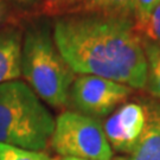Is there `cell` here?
<instances>
[{
  "instance_id": "cell-1",
  "label": "cell",
  "mask_w": 160,
  "mask_h": 160,
  "mask_svg": "<svg viewBox=\"0 0 160 160\" xmlns=\"http://www.w3.org/2000/svg\"><path fill=\"white\" fill-rule=\"evenodd\" d=\"M53 40L74 72L145 89L147 63L132 18L76 13L58 17Z\"/></svg>"
},
{
  "instance_id": "cell-13",
  "label": "cell",
  "mask_w": 160,
  "mask_h": 160,
  "mask_svg": "<svg viewBox=\"0 0 160 160\" xmlns=\"http://www.w3.org/2000/svg\"><path fill=\"white\" fill-rule=\"evenodd\" d=\"M74 0H42L39 6L40 13L45 16H65L69 6L72 4Z\"/></svg>"
},
{
  "instance_id": "cell-6",
  "label": "cell",
  "mask_w": 160,
  "mask_h": 160,
  "mask_svg": "<svg viewBox=\"0 0 160 160\" xmlns=\"http://www.w3.org/2000/svg\"><path fill=\"white\" fill-rule=\"evenodd\" d=\"M145 123V109L137 100L123 103L112 113L103 125V131L113 151L128 155L140 141Z\"/></svg>"
},
{
  "instance_id": "cell-16",
  "label": "cell",
  "mask_w": 160,
  "mask_h": 160,
  "mask_svg": "<svg viewBox=\"0 0 160 160\" xmlns=\"http://www.w3.org/2000/svg\"><path fill=\"white\" fill-rule=\"evenodd\" d=\"M12 5L17 6L19 8H29V7H36L40 4L42 0H6Z\"/></svg>"
},
{
  "instance_id": "cell-15",
  "label": "cell",
  "mask_w": 160,
  "mask_h": 160,
  "mask_svg": "<svg viewBox=\"0 0 160 160\" xmlns=\"http://www.w3.org/2000/svg\"><path fill=\"white\" fill-rule=\"evenodd\" d=\"M10 20V11L6 0H0V30L7 28L6 24Z\"/></svg>"
},
{
  "instance_id": "cell-5",
  "label": "cell",
  "mask_w": 160,
  "mask_h": 160,
  "mask_svg": "<svg viewBox=\"0 0 160 160\" xmlns=\"http://www.w3.org/2000/svg\"><path fill=\"white\" fill-rule=\"evenodd\" d=\"M132 92L133 88L126 84L94 75H82L74 80L70 101L80 114L98 119L114 113Z\"/></svg>"
},
{
  "instance_id": "cell-10",
  "label": "cell",
  "mask_w": 160,
  "mask_h": 160,
  "mask_svg": "<svg viewBox=\"0 0 160 160\" xmlns=\"http://www.w3.org/2000/svg\"><path fill=\"white\" fill-rule=\"evenodd\" d=\"M147 63V76L145 89L157 101L160 102V46L141 40Z\"/></svg>"
},
{
  "instance_id": "cell-2",
  "label": "cell",
  "mask_w": 160,
  "mask_h": 160,
  "mask_svg": "<svg viewBox=\"0 0 160 160\" xmlns=\"http://www.w3.org/2000/svg\"><path fill=\"white\" fill-rule=\"evenodd\" d=\"M20 70L36 95L53 108L70 101L74 71L64 61L46 23L31 24L23 37Z\"/></svg>"
},
{
  "instance_id": "cell-17",
  "label": "cell",
  "mask_w": 160,
  "mask_h": 160,
  "mask_svg": "<svg viewBox=\"0 0 160 160\" xmlns=\"http://www.w3.org/2000/svg\"><path fill=\"white\" fill-rule=\"evenodd\" d=\"M53 160H88V159H81V158H75V157H59V158Z\"/></svg>"
},
{
  "instance_id": "cell-12",
  "label": "cell",
  "mask_w": 160,
  "mask_h": 160,
  "mask_svg": "<svg viewBox=\"0 0 160 160\" xmlns=\"http://www.w3.org/2000/svg\"><path fill=\"white\" fill-rule=\"evenodd\" d=\"M0 160H53L44 151H30L0 142Z\"/></svg>"
},
{
  "instance_id": "cell-7",
  "label": "cell",
  "mask_w": 160,
  "mask_h": 160,
  "mask_svg": "<svg viewBox=\"0 0 160 160\" xmlns=\"http://www.w3.org/2000/svg\"><path fill=\"white\" fill-rule=\"evenodd\" d=\"M139 101L146 114L141 139L131 154L121 155L115 160H160V102L147 97Z\"/></svg>"
},
{
  "instance_id": "cell-4",
  "label": "cell",
  "mask_w": 160,
  "mask_h": 160,
  "mask_svg": "<svg viewBox=\"0 0 160 160\" xmlns=\"http://www.w3.org/2000/svg\"><path fill=\"white\" fill-rule=\"evenodd\" d=\"M50 145L59 157L113 160V149L101 122L76 112L58 115Z\"/></svg>"
},
{
  "instance_id": "cell-9",
  "label": "cell",
  "mask_w": 160,
  "mask_h": 160,
  "mask_svg": "<svg viewBox=\"0 0 160 160\" xmlns=\"http://www.w3.org/2000/svg\"><path fill=\"white\" fill-rule=\"evenodd\" d=\"M76 13H103L134 19L137 4L135 0H74L65 16Z\"/></svg>"
},
{
  "instance_id": "cell-8",
  "label": "cell",
  "mask_w": 160,
  "mask_h": 160,
  "mask_svg": "<svg viewBox=\"0 0 160 160\" xmlns=\"http://www.w3.org/2000/svg\"><path fill=\"white\" fill-rule=\"evenodd\" d=\"M22 31L13 26L0 30V84L22 76Z\"/></svg>"
},
{
  "instance_id": "cell-14",
  "label": "cell",
  "mask_w": 160,
  "mask_h": 160,
  "mask_svg": "<svg viewBox=\"0 0 160 160\" xmlns=\"http://www.w3.org/2000/svg\"><path fill=\"white\" fill-rule=\"evenodd\" d=\"M160 2V0H135L137 4V13L135 14H145L152 11L155 6Z\"/></svg>"
},
{
  "instance_id": "cell-3",
  "label": "cell",
  "mask_w": 160,
  "mask_h": 160,
  "mask_svg": "<svg viewBox=\"0 0 160 160\" xmlns=\"http://www.w3.org/2000/svg\"><path fill=\"white\" fill-rule=\"evenodd\" d=\"M56 120L26 82L0 84V142L43 152Z\"/></svg>"
},
{
  "instance_id": "cell-11",
  "label": "cell",
  "mask_w": 160,
  "mask_h": 160,
  "mask_svg": "<svg viewBox=\"0 0 160 160\" xmlns=\"http://www.w3.org/2000/svg\"><path fill=\"white\" fill-rule=\"evenodd\" d=\"M133 20L140 39L160 46V2L148 13L135 14Z\"/></svg>"
}]
</instances>
